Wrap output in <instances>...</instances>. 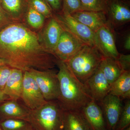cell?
Listing matches in <instances>:
<instances>
[{
    "label": "cell",
    "mask_w": 130,
    "mask_h": 130,
    "mask_svg": "<svg viewBox=\"0 0 130 130\" xmlns=\"http://www.w3.org/2000/svg\"><path fill=\"white\" fill-rule=\"evenodd\" d=\"M0 59L23 72L53 69L57 60L44 48L40 37L18 24H10L0 30Z\"/></svg>",
    "instance_id": "1"
},
{
    "label": "cell",
    "mask_w": 130,
    "mask_h": 130,
    "mask_svg": "<svg viewBox=\"0 0 130 130\" xmlns=\"http://www.w3.org/2000/svg\"><path fill=\"white\" fill-rule=\"evenodd\" d=\"M59 84L57 100L64 110L79 111L93 100L87 88L72 72L65 62L57 59Z\"/></svg>",
    "instance_id": "2"
},
{
    "label": "cell",
    "mask_w": 130,
    "mask_h": 130,
    "mask_svg": "<svg viewBox=\"0 0 130 130\" xmlns=\"http://www.w3.org/2000/svg\"><path fill=\"white\" fill-rule=\"evenodd\" d=\"M64 110L57 100L29 110L28 121L34 130H64Z\"/></svg>",
    "instance_id": "3"
},
{
    "label": "cell",
    "mask_w": 130,
    "mask_h": 130,
    "mask_svg": "<svg viewBox=\"0 0 130 130\" xmlns=\"http://www.w3.org/2000/svg\"><path fill=\"white\" fill-rule=\"evenodd\" d=\"M104 57L95 46L86 44L65 63L84 84L95 72Z\"/></svg>",
    "instance_id": "4"
},
{
    "label": "cell",
    "mask_w": 130,
    "mask_h": 130,
    "mask_svg": "<svg viewBox=\"0 0 130 130\" xmlns=\"http://www.w3.org/2000/svg\"><path fill=\"white\" fill-rule=\"evenodd\" d=\"M63 30L88 45L94 46L95 32L74 18L71 14L63 11V13L54 15Z\"/></svg>",
    "instance_id": "5"
},
{
    "label": "cell",
    "mask_w": 130,
    "mask_h": 130,
    "mask_svg": "<svg viewBox=\"0 0 130 130\" xmlns=\"http://www.w3.org/2000/svg\"><path fill=\"white\" fill-rule=\"evenodd\" d=\"M29 71L34 77L45 100H57L59 88L57 73L53 69L41 71L32 69Z\"/></svg>",
    "instance_id": "6"
},
{
    "label": "cell",
    "mask_w": 130,
    "mask_h": 130,
    "mask_svg": "<svg viewBox=\"0 0 130 130\" xmlns=\"http://www.w3.org/2000/svg\"><path fill=\"white\" fill-rule=\"evenodd\" d=\"M20 99L29 110L38 108L47 103L43 97L32 74L24 72L23 89Z\"/></svg>",
    "instance_id": "7"
},
{
    "label": "cell",
    "mask_w": 130,
    "mask_h": 130,
    "mask_svg": "<svg viewBox=\"0 0 130 130\" xmlns=\"http://www.w3.org/2000/svg\"><path fill=\"white\" fill-rule=\"evenodd\" d=\"M111 26L108 22L96 31L94 44L104 57L117 59L120 53L116 48Z\"/></svg>",
    "instance_id": "8"
},
{
    "label": "cell",
    "mask_w": 130,
    "mask_h": 130,
    "mask_svg": "<svg viewBox=\"0 0 130 130\" xmlns=\"http://www.w3.org/2000/svg\"><path fill=\"white\" fill-rule=\"evenodd\" d=\"M86 44L70 32L63 29L53 55L57 59L66 62Z\"/></svg>",
    "instance_id": "9"
},
{
    "label": "cell",
    "mask_w": 130,
    "mask_h": 130,
    "mask_svg": "<svg viewBox=\"0 0 130 130\" xmlns=\"http://www.w3.org/2000/svg\"><path fill=\"white\" fill-rule=\"evenodd\" d=\"M98 103L106 118L108 127L111 129H115L123 108L122 99L108 94Z\"/></svg>",
    "instance_id": "10"
},
{
    "label": "cell",
    "mask_w": 130,
    "mask_h": 130,
    "mask_svg": "<svg viewBox=\"0 0 130 130\" xmlns=\"http://www.w3.org/2000/svg\"><path fill=\"white\" fill-rule=\"evenodd\" d=\"M84 84L93 100L97 102H100L109 94L111 88L99 67Z\"/></svg>",
    "instance_id": "11"
},
{
    "label": "cell",
    "mask_w": 130,
    "mask_h": 130,
    "mask_svg": "<svg viewBox=\"0 0 130 130\" xmlns=\"http://www.w3.org/2000/svg\"><path fill=\"white\" fill-rule=\"evenodd\" d=\"M71 15L95 32L108 22L107 13L104 12L80 11Z\"/></svg>",
    "instance_id": "12"
},
{
    "label": "cell",
    "mask_w": 130,
    "mask_h": 130,
    "mask_svg": "<svg viewBox=\"0 0 130 130\" xmlns=\"http://www.w3.org/2000/svg\"><path fill=\"white\" fill-rule=\"evenodd\" d=\"M63 31V28L53 16L44 28L40 40L44 48L52 55Z\"/></svg>",
    "instance_id": "13"
},
{
    "label": "cell",
    "mask_w": 130,
    "mask_h": 130,
    "mask_svg": "<svg viewBox=\"0 0 130 130\" xmlns=\"http://www.w3.org/2000/svg\"><path fill=\"white\" fill-rule=\"evenodd\" d=\"M81 111L93 130H106L104 115L101 108L91 100L81 109Z\"/></svg>",
    "instance_id": "14"
},
{
    "label": "cell",
    "mask_w": 130,
    "mask_h": 130,
    "mask_svg": "<svg viewBox=\"0 0 130 130\" xmlns=\"http://www.w3.org/2000/svg\"><path fill=\"white\" fill-rule=\"evenodd\" d=\"M107 14L108 22L114 26H120L130 21L129 9L119 1H113L107 5Z\"/></svg>",
    "instance_id": "15"
},
{
    "label": "cell",
    "mask_w": 130,
    "mask_h": 130,
    "mask_svg": "<svg viewBox=\"0 0 130 130\" xmlns=\"http://www.w3.org/2000/svg\"><path fill=\"white\" fill-rule=\"evenodd\" d=\"M29 110L20 105L18 101L7 100L0 103V121L18 119L27 121Z\"/></svg>",
    "instance_id": "16"
},
{
    "label": "cell",
    "mask_w": 130,
    "mask_h": 130,
    "mask_svg": "<svg viewBox=\"0 0 130 130\" xmlns=\"http://www.w3.org/2000/svg\"><path fill=\"white\" fill-rule=\"evenodd\" d=\"M23 73L21 70L12 68L3 90L11 100L18 101L20 99L23 89Z\"/></svg>",
    "instance_id": "17"
},
{
    "label": "cell",
    "mask_w": 130,
    "mask_h": 130,
    "mask_svg": "<svg viewBox=\"0 0 130 130\" xmlns=\"http://www.w3.org/2000/svg\"><path fill=\"white\" fill-rule=\"evenodd\" d=\"M64 130H93L81 110H64Z\"/></svg>",
    "instance_id": "18"
},
{
    "label": "cell",
    "mask_w": 130,
    "mask_h": 130,
    "mask_svg": "<svg viewBox=\"0 0 130 130\" xmlns=\"http://www.w3.org/2000/svg\"><path fill=\"white\" fill-rule=\"evenodd\" d=\"M109 94L121 99L130 98V71H124L111 85Z\"/></svg>",
    "instance_id": "19"
},
{
    "label": "cell",
    "mask_w": 130,
    "mask_h": 130,
    "mask_svg": "<svg viewBox=\"0 0 130 130\" xmlns=\"http://www.w3.org/2000/svg\"><path fill=\"white\" fill-rule=\"evenodd\" d=\"M99 67L111 86L124 71L117 59L112 58L104 57Z\"/></svg>",
    "instance_id": "20"
},
{
    "label": "cell",
    "mask_w": 130,
    "mask_h": 130,
    "mask_svg": "<svg viewBox=\"0 0 130 130\" xmlns=\"http://www.w3.org/2000/svg\"><path fill=\"white\" fill-rule=\"evenodd\" d=\"M2 130H34L26 120L18 119H9L0 121Z\"/></svg>",
    "instance_id": "21"
},
{
    "label": "cell",
    "mask_w": 130,
    "mask_h": 130,
    "mask_svg": "<svg viewBox=\"0 0 130 130\" xmlns=\"http://www.w3.org/2000/svg\"><path fill=\"white\" fill-rule=\"evenodd\" d=\"M0 1L9 17L18 18L21 14L23 9L22 0H0Z\"/></svg>",
    "instance_id": "22"
},
{
    "label": "cell",
    "mask_w": 130,
    "mask_h": 130,
    "mask_svg": "<svg viewBox=\"0 0 130 130\" xmlns=\"http://www.w3.org/2000/svg\"><path fill=\"white\" fill-rule=\"evenodd\" d=\"M82 11L107 12V0H80Z\"/></svg>",
    "instance_id": "23"
},
{
    "label": "cell",
    "mask_w": 130,
    "mask_h": 130,
    "mask_svg": "<svg viewBox=\"0 0 130 130\" xmlns=\"http://www.w3.org/2000/svg\"><path fill=\"white\" fill-rule=\"evenodd\" d=\"M45 18L31 7L29 8L27 13V21L32 28L38 29L42 27L44 24Z\"/></svg>",
    "instance_id": "24"
},
{
    "label": "cell",
    "mask_w": 130,
    "mask_h": 130,
    "mask_svg": "<svg viewBox=\"0 0 130 130\" xmlns=\"http://www.w3.org/2000/svg\"><path fill=\"white\" fill-rule=\"evenodd\" d=\"M130 123V101L127 100L123 105L121 114L118 122V130H124Z\"/></svg>",
    "instance_id": "25"
},
{
    "label": "cell",
    "mask_w": 130,
    "mask_h": 130,
    "mask_svg": "<svg viewBox=\"0 0 130 130\" xmlns=\"http://www.w3.org/2000/svg\"><path fill=\"white\" fill-rule=\"evenodd\" d=\"M30 3L31 7L45 18H51L53 16L50 7L43 0H31Z\"/></svg>",
    "instance_id": "26"
},
{
    "label": "cell",
    "mask_w": 130,
    "mask_h": 130,
    "mask_svg": "<svg viewBox=\"0 0 130 130\" xmlns=\"http://www.w3.org/2000/svg\"><path fill=\"white\" fill-rule=\"evenodd\" d=\"M63 2L64 11L67 12L71 14L76 12L82 11L80 0H63Z\"/></svg>",
    "instance_id": "27"
},
{
    "label": "cell",
    "mask_w": 130,
    "mask_h": 130,
    "mask_svg": "<svg viewBox=\"0 0 130 130\" xmlns=\"http://www.w3.org/2000/svg\"><path fill=\"white\" fill-rule=\"evenodd\" d=\"M7 65L0 66V90H3L12 70Z\"/></svg>",
    "instance_id": "28"
},
{
    "label": "cell",
    "mask_w": 130,
    "mask_h": 130,
    "mask_svg": "<svg viewBox=\"0 0 130 130\" xmlns=\"http://www.w3.org/2000/svg\"><path fill=\"white\" fill-rule=\"evenodd\" d=\"M123 71H130V55L120 54L117 59Z\"/></svg>",
    "instance_id": "29"
},
{
    "label": "cell",
    "mask_w": 130,
    "mask_h": 130,
    "mask_svg": "<svg viewBox=\"0 0 130 130\" xmlns=\"http://www.w3.org/2000/svg\"><path fill=\"white\" fill-rule=\"evenodd\" d=\"M10 18L3 9L0 1V30L10 24Z\"/></svg>",
    "instance_id": "30"
},
{
    "label": "cell",
    "mask_w": 130,
    "mask_h": 130,
    "mask_svg": "<svg viewBox=\"0 0 130 130\" xmlns=\"http://www.w3.org/2000/svg\"><path fill=\"white\" fill-rule=\"evenodd\" d=\"M49 5L55 10H59L60 8V0H46Z\"/></svg>",
    "instance_id": "31"
},
{
    "label": "cell",
    "mask_w": 130,
    "mask_h": 130,
    "mask_svg": "<svg viewBox=\"0 0 130 130\" xmlns=\"http://www.w3.org/2000/svg\"><path fill=\"white\" fill-rule=\"evenodd\" d=\"M124 47L126 50L130 51V35L128 34L125 39L124 42Z\"/></svg>",
    "instance_id": "32"
},
{
    "label": "cell",
    "mask_w": 130,
    "mask_h": 130,
    "mask_svg": "<svg viewBox=\"0 0 130 130\" xmlns=\"http://www.w3.org/2000/svg\"><path fill=\"white\" fill-rule=\"evenodd\" d=\"M10 98L3 93L2 90H0V103L7 100H10Z\"/></svg>",
    "instance_id": "33"
},
{
    "label": "cell",
    "mask_w": 130,
    "mask_h": 130,
    "mask_svg": "<svg viewBox=\"0 0 130 130\" xmlns=\"http://www.w3.org/2000/svg\"><path fill=\"white\" fill-rule=\"evenodd\" d=\"M4 65H7L6 63H5V61L2 59H0V66H4Z\"/></svg>",
    "instance_id": "34"
},
{
    "label": "cell",
    "mask_w": 130,
    "mask_h": 130,
    "mask_svg": "<svg viewBox=\"0 0 130 130\" xmlns=\"http://www.w3.org/2000/svg\"><path fill=\"white\" fill-rule=\"evenodd\" d=\"M124 130H130V127H127V128H126V129H125Z\"/></svg>",
    "instance_id": "35"
},
{
    "label": "cell",
    "mask_w": 130,
    "mask_h": 130,
    "mask_svg": "<svg viewBox=\"0 0 130 130\" xmlns=\"http://www.w3.org/2000/svg\"><path fill=\"white\" fill-rule=\"evenodd\" d=\"M0 130H2V129L1 128V126H0Z\"/></svg>",
    "instance_id": "36"
}]
</instances>
